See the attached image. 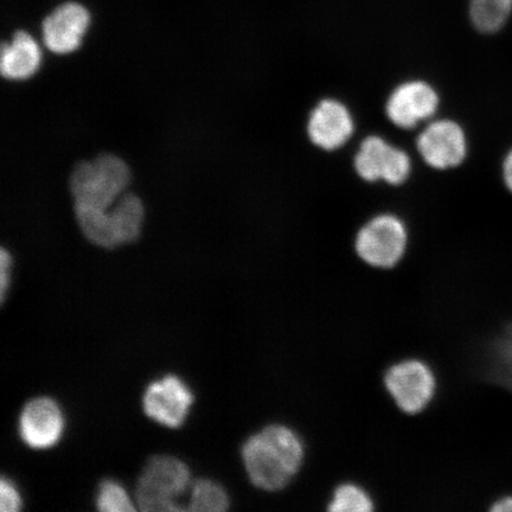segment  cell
<instances>
[{
    "label": "cell",
    "mask_w": 512,
    "mask_h": 512,
    "mask_svg": "<svg viewBox=\"0 0 512 512\" xmlns=\"http://www.w3.org/2000/svg\"><path fill=\"white\" fill-rule=\"evenodd\" d=\"M241 456L249 480L264 491L284 490L304 464L302 437L285 425H271L249 437Z\"/></svg>",
    "instance_id": "1"
},
{
    "label": "cell",
    "mask_w": 512,
    "mask_h": 512,
    "mask_svg": "<svg viewBox=\"0 0 512 512\" xmlns=\"http://www.w3.org/2000/svg\"><path fill=\"white\" fill-rule=\"evenodd\" d=\"M132 181L130 165L112 152H101L92 159L80 160L68 177L73 209H111Z\"/></svg>",
    "instance_id": "2"
},
{
    "label": "cell",
    "mask_w": 512,
    "mask_h": 512,
    "mask_svg": "<svg viewBox=\"0 0 512 512\" xmlns=\"http://www.w3.org/2000/svg\"><path fill=\"white\" fill-rule=\"evenodd\" d=\"M73 211L80 232L94 246L114 249L131 245L142 236L146 209L143 198L136 192L127 190L106 211Z\"/></svg>",
    "instance_id": "3"
},
{
    "label": "cell",
    "mask_w": 512,
    "mask_h": 512,
    "mask_svg": "<svg viewBox=\"0 0 512 512\" xmlns=\"http://www.w3.org/2000/svg\"><path fill=\"white\" fill-rule=\"evenodd\" d=\"M189 485L190 470L182 460L171 456L153 457L138 480V507L145 512L183 511L178 498Z\"/></svg>",
    "instance_id": "4"
},
{
    "label": "cell",
    "mask_w": 512,
    "mask_h": 512,
    "mask_svg": "<svg viewBox=\"0 0 512 512\" xmlns=\"http://www.w3.org/2000/svg\"><path fill=\"white\" fill-rule=\"evenodd\" d=\"M383 383L396 407L409 415L424 412L438 388L433 369L418 358H407L390 366Z\"/></svg>",
    "instance_id": "5"
},
{
    "label": "cell",
    "mask_w": 512,
    "mask_h": 512,
    "mask_svg": "<svg viewBox=\"0 0 512 512\" xmlns=\"http://www.w3.org/2000/svg\"><path fill=\"white\" fill-rule=\"evenodd\" d=\"M408 235L399 217L380 215L358 232L356 253L367 265L389 270L399 264L406 253Z\"/></svg>",
    "instance_id": "6"
},
{
    "label": "cell",
    "mask_w": 512,
    "mask_h": 512,
    "mask_svg": "<svg viewBox=\"0 0 512 512\" xmlns=\"http://www.w3.org/2000/svg\"><path fill=\"white\" fill-rule=\"evenodd\" d=\"M92 25V14L78 0H64L43 17L40 31L43 47L57 56L79 50Z\"/></svg>",
    "instance_id": "7"
},
{
    "label": "cell",
    "mask_w": 512,
    "mask_h": 512,
    "mask_svg": "<svg viewBox=\"0 0 512 512\" xmlns=\"http://www.w3.org/2000/svg\"><path fill=\"white\" fill-rule=\"evenodd\" d=\"M355 169L364 181H386L399 185L411 172V159L407 153L390 145L381 137L371 136L363 140L355 157Z\"/></svg>",
    "instance_id": "8"
},
{
    "label": "cell",
    "mask_w": 512,
    "mask_h": 512,
    "mask_svg": "<svg viewBox=\"0 0 512 512\" xmlns=\"http://www.w3.org/2000/svg\"><path fill=\"white\" fill-rule=\"evenodd\" d=\"M194 402L191 390L179 377L168 375L150 384L143 398L150 419L170 428L181 427Z\"/></svg>",
    "instance_id": "9"
},
{
    "label": "cell",
    "mask_w": 512,
    "mask_h": 512,
    "mask_svg": "<svg viewBox=\"0 0 512 512\" xmlns=\"http://www.w3.org/2000/svg\"><path fill=\"white\" fill-rule=\"evenodd\" d=\"M416 145L425 162L438 170L456 168L466 157L463 128L451 120H438L428 125Z\"/></svg>",
    "instance_id": "10"
},
{
    "label": "cell",
    "mask_w": 512,
    "mask_h": 512,
    "mask_svg": "<svg viewBox=\"0 0 512 512\" xmlns=\"http://www.w3.org/2000/svg\"><path fill=\"white\" fill-rule=\"evenodd\" d=\"M438 105L439 96L433 87L426 82L409 81L389 96L386 111L394 125L409 130L432 118Z\"/></svg>",
    "instance_id": "11"
},
{
    "label": "cell",
    "mask_w": 512,
    "mask_h": 512,
    "mask_svg": "<svg viewBox=\"0 0 512 512\" xmlns=\"http://www.w3.org/2000/svg\"><path fill=\"white\" fill-rule=\"evenodd\" d=\"M64 430V418L59 405L50 398L31 400L19 418V435L35 450H46L59 443Z\"/></svg>",
    "instance_id": "12"
},
{
    "label": "cell",
    "mask_w": 512,
    "mask_h": 512,
    "mask_svg": "<svg viewBox=\"0 0 512 512\" xmlns=\"http://www.w3.org/2000/svg\"><path fill=\"white\" fill-rule=\"evenodd\" d=\"M307 132L320 149L334 151L348 142L354 132V120L347 107L334 99L320 101L310 115Z\"/></svg>",
    "instance_id": "13"
},
{
    "label": "cell",
    "mask_w": 512,
    "mask_h": 512,
    "mask_svg": "<svg viewBox=\"0 0 512 512\" xmlns=\"http://www.w3.org/2000/svg\"><path fill=\"white\" fill-rule=\"evenodd\" d=\"M42 60L36 38L28 30L17 29L10 41H4L0 48V74L6 81H28L38 73Z\"/></svg>",
    "instance_id": "14"
},
{
    "label": "cell",
    "mask_w": 512,
    "mask_h": 512,
    "mask_svg": "<svg viewBox=\"0 0 512 512\" xmlns=\"http://www.w3.org/2000/svg\"><path fill=\"white\" fill-rule=\"evenodd\" d=\"M511 12L512 0H470L471 21L484 34L502 29Z\"/></svg>",
    "instance_id": "15"
},
{
    "label": "cell",
    "mask_w": 512,
    "mask_h": 512,
    "mask_svg": "<svg viewBox=\"0 0 512 512\" xmlns=\"http://www.w3.org/2000/svg\"><path fill=\"white\" fill-rule=\"evenodd\" d=\"M229 508L227 491L209 479H200L192 485L188 510L195 512H223Z\"/></svg>",
    "instance_id": "16"
},
{
    "label": "cell",
    "mask_w": 512,
    "mask_h": 512,
    "mask_svg": "<svg viewBox=\"0 0 512 512\" xmlns=\"http://www.w3.org/2000/svg\"><path fill=\"white\" fill-rule=\"evenodd\" d=\"M331 512H370L374 501L369 492L355 483L339 484L328 504Z\"/></svg>",
    "instance_id": "17"
},
{
    "label": "cell",
    "mask_w": 512,
    "mask_h": 512,
    "mask_svg": "<svg viewBox=\"0 0 512 512\" xmlns=\"http://www.w3.org/2000/svg\"><path fill=\"white\" fill-rule=\"evenodd\" d=\"M96 507L102 512H131L134 508L132 499L124 486L115 480H105L96 496Z\"/></svg>",
    "instance_id": "18"
},
{
    "label": "cell",
    "mask_w": 512,
    "mask_h": 512,
    "mask_svg": "<svg viewBox=\"0 0 512 512\" xmlns=\"http://www.w3.org/2000/svg\"><path fill=\"white\" fill-rule=\"evenodd\" d=\"M0 503L3 512H17L21 510L23 503L16 485L5 477L0 482Z\"/></svg>",
    "instance_id": "19"
},
{
    "label": "cell",
    "mask_w": 512,
    "mask_h": 512,
    "mask_svg": "<svg viewBox=\"0 0 512 512\" xmlns=\"http://www.w3.org/2000/svg\"><path fill=\"white\" fill-rule=\"evenodd\" d=\"M11 266V254L6 251L5 247H2V249H0V290H2L0 294H2V302L5 300L6 292H8L10 285Z\"/></svg>",
    "instance_id": "20"
},
{
    "label": "cell",
    "mask_w": 512,
    "mask_h": 512,
    "mask_svg": "<svg viewBox=\"0 0 512 512\" xmlns=\"http://www.w3.org/2000/svg\"><path fill=\"white\" fill-rule=\"evenodd\" d=\"M490 512H512V491L498 495L489 505Z\"/></svg>",
    "instance_id": "21"
},
{
    "label": "cell",
    "mask_w": 512,
    "mask_h": 512,
    "mask_svg": "<svg viewBox=\"0 0 512 512\" xmlns=\"http://www.w3.org/2000/svg\"><path fill=\"white\" fill-rule=\"evenodd\" d=\"M504 179L507 187L512 192V150L510 151L504 162Z\"/></svg>",
    "instance_id": "22"
}]
</instances>
